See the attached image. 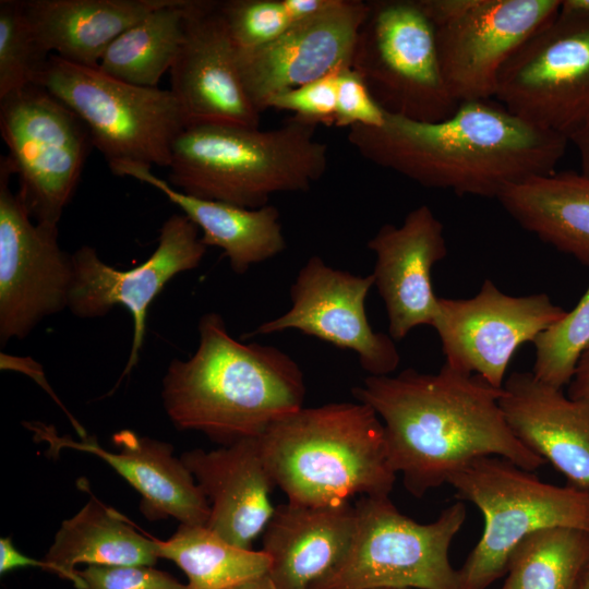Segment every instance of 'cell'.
<instances>
[{"label": "cell", "instance_id": "16", "mask_svg": "<svg viewBox=\"0 0 589 589\" xmlns=\"http://www.w3.org/2000/svg\"><path fill=\"white\" fill-rule=\"evenodd\" d=\"M373 286L372 274L353 275L326 265L320 256H311L291 285V308L250 335L297 329L354 351L370 375H390L400 356L392 337L374 332L369 323L365 300Z\"/></svg>", "mask_w": 589, "mask_h": 589}, {"label": "cell", "instance_id": "17", "mask_svg": "<svg viewBox=\"0 0 589 589\" xmlns=\"http://www.w3.org/2000/svg\"><path fill=\"white\" fill-rule=\"evenodd\" d=\"M368 2L336 0L325 11L292 24L262 47L237 49L242 85L262 112L275 94L351 67L358 31Z\"/></svg>", "mask_w": 589, "mask_h": 589}, {"label": "cell", "instance_id": "5", "mask_svg": "<svg viewBox=\"0 0 589 589\" xmlns=\"http://www.w3.org/2000/svg\"><path fill=\"white\" fill-rule=\"evenodd\" d=\"M315 124L291 118L272 130L232 123H193L172 144L169 181L204 200L255 209L272 195L304 192L325 173L327 145Z\"/></svg>", "mask_w": 589, "mask_h": 589}, {"label": "cell", "instance_id": "1", "mask_svg": "<svg viewBox=\"0 0 589 589\" xmlns=\"http://www.w3.org/2000/svg\"><path fill=\"white\" fill-rule=\"evenodd\" d=\"M384 426L389 462L414 497L485 456L506 458L529 471L545 460L512 432L500 406L503 388L443 363L437 373L406 369L364 378L351 390Z\"/></svg>", "mask_w": 589, "mask_h": 589}, {"label": "cell", "instance_id": "34", "mask_svg": "<svg viewBox=\"0 0 589 589\" xmlns=\"http://www.w3.org/2000/svg\"><path fill=\"white\" fill-rule=\"evenodd\" d=\"M340 70L273 95L266 101L265 109L291 111L293 118L315 125H335L337 79Z\"/></svg>", "mask_w": 589, "mask_h": 589}, {"label": "cell", "instance_id": "13", "mask_svg": "<svg viewBox=\"0 0 589 589\" xmlns=\"http://www.w3.org/2000/svg\"><path fill=\"white\" fill-rule=\"evenodd\" d=\"M8 156L0 158V342L24 339L47 316L69 305L72 255L58 226L33 220L17 192Z\"/></svg>", "mask_w": 589, "mask_h": 589}, {"label": "cell", "instance_id": "40", "mask_svg": "<svg viewBox=\"0 0 589 589\" xmlns=\"http://www.w3.org/2000/svg\"><path fill=\"white\" fill-rule=\"evenodd\" d=\"M569 142L574 143L578 149L580 173L589 177V120L572 135Z\"/></svg>", "mask_w": 589, "mask_h": 589}, {"label": "cell", "instance_id": "25", "mask_svg": "<svg viewBox=\"0 0 589 589\" xmlns=\"http://www.w3.org/2000/svg\"><path fill=\"white\" fill-rule=\"evenodd\" d=\"M160 191L192 220L206 247L220 248L236 274L267 261L286 249L278 209L273 205L250 209L185 194L151 171L149 167L124 165L111 170Z\"/></svg>", "mask_w": 589, "mask_h": 589}, {"label": "cell", "instance_id": "30", "mask_svg": "<svg viewBox=\"0 0 589 589\" xmlns=\"http://www.w3.org/2000/svg\"><path fill=\"white\" fill-rule=\"evenodd\" d=\"M589 560V532L552 527L525 537L509 555L500 589H576Z\"/></svg>", "mask_w": 589, "mask_h": 589}, {"label": "cell", "instance_id": "19", "mask_svg": "<svg viewBox=\"0 0 589 589\" xmlns=\"http://www.w3.org/2000/svg\"><path fill=\"white\" fill-rule=\"evenodd\" d=\"M376 261L372 276L384 301L392 339L420 325H433L438 309L431 271L445 259L443 224L428 205L407 214L400 226L383 225L368 241Z\"/></svg>", "mask_w": 589, "mask_h": 589}, {"label": "cell", "instance_id": "10", "mask_svg": "<svg viewBox=\"0 0 589 589\" xmlns=\"http://www.w3.org/2000/svg\"><path fill=\"white\" fill-rule=\"evenodd\" d=\"M0 132L31 217L58 226L93 147L83 121L39 84L0 98Z\"/></svg>", "mask_w": 589, "mask_h": 589}, {"label": "cell", "instance_id": "26", "mask_svg": "<svg viewBox=\"0 0 589 589\" xmlns=\"http://www.w3.org/2000/svg\"><path fill=\"white\" fill-rule=\"evenodd\" d=\"M497 201L521 228L589 267V177L556 171L533 177Z\"/></svg>", "mask_w": 589, "mask_h": 589}, {"label": "cell", "instance_id": "36", "mask_svg": "<svg viewBox=\"0 0 589 589\" xmlns=\"http://www.w3.org/2000/svg\"><path fill=\"white\" fill-rule=\"evenodd\" d=\"M386 112L375 101L363 79L351 68H344L337 79L335 125L380 127Z\"/></svg>", "mask_w": 589, "mask_h": 589}, {"label": "cell", "instance_id": "21", "mask_svg": "<svg viewBox=\"0 0 589 589\" xmlns=\"http://www.w3.org/2000/svg\"><path fill=\"white\" fill-rule=\"evenodd\" d=\"M180 459L208 502L206 527L231 544L251 550L275 512L271 493L276 485L257 437L214 450L193 449Z\"/></svg>", "mask_w": 589, "mask_h": 589}, {"label": "cell", "instance_id": "7", "mask_svg": "<svg viewBox=\"0 0 589 589\" xmlns=\"http://www.w3.org/2000/svg\"><path fill=\"white\" fill-rule=\"evenodd\" d=\"M354 510L346 553L310 589H460L448 552L466 519L462 501L429 524L400 513L389 496H361Z\"/></svg>", "mask_w": 589, "mask_h": 589}, {"label": "cell", "instance_id": "29", "mask_svg": "<svg viewBox=\"0 0 589 589\" xmlns=\"http://www.w3.org/2000/svg\"><path fill=\"white\" fill-rule=\"evenodd\" d=\"M159 557L175 562L188 577V589H225L268 574L263 551L231 544L203 525L181 524L167 541L157 540Z\"/></svg>", "mask_w": 589, "mask_h": 589}, {"label": "cell", "instance_id": "3", "mask_svg": "<svg viewBox=\"0 0 589 589\" xmlns=\"http://www.w3.org/2000/svg\"><path fill=\"white\" fill-rule=\"evenodd\" d=\"M197 329L196 351L173 359L163 378V404L177 429L203 432L226 446L259 437L303 407V372L290 356L237 340L216 312L205 313Z\"/></svg>", "mask_w": 589, "mask_h": 589}, {"label": "cell", "instance_id": "4", "mask_svg": "<svg viewBox=\"0 0 589 589\" xmlns=\"http://www.w3.org/2000/svg\"><path fill=\"white\" fill-rule=\"evenodd\" d=\"M287 502L336 506L354 495L389 496L396 480L384 426L363 402L302 407L257 437Z\"/></svg>", "mask_w": 589, "mask_h": 589}, {"label": "cell", "instance_id": "9", "mask_svg": "<svg viewBox=\"0 0 589 589\" xmlns=\"http://www.w3.org/2000/svg\"><path fill=\"white\" fill-rule=\"evenodd\" d=\"M362 22L351 68L389 115L436 122L459 103L445 82L434 25L421 0H373Z\"/></svg>", "mask_w": 589, "mask_h": 589}, {"label": "cell", "instance_id": "20", "mask_svg": "<svg viewBox=\"0 0 589 589\" xmlns=\"http://www.w3.org/2000/svg\"><path fill=\"white\" fill-rule=\"evenodd\" d=\"M500 406L529 450L561 472L567 485L589 491V400L516 371L504 382Z\"/></svg>", "mask_w": 589, "mask_h": 589}, {"label": "cell", "instance_id": "22", "mask_svg": "<svg viewBox=\"0 0 589 589\" xmlns=\"http://www.w3.org/2000/svg\"><path fill=\"white\" fill-rule=\"evenodd\" d=\"M31 429L50 452L73 448L103 458L141 494V509L148 519L173 517L183 525L206 526L208 502L192 473L172 455L170 444L122 430L112 437L118 452H108L95 438L74 442L45 425Z\"/></svg>", "mask_w": 589, "mask_h": 589}, {"label": "cell", "instance_id": "33", "mask_svg": "<svg viewBox=\"0 0 589 589\" xmlns=\"http://www.w3.org/2000/svg\"><path fill=\"white\" fill-rule=\"evenodd\" d=\"M219 8L232 43L240 50L262 47L293 23L283 0H228Z\"/></svg>", "mask_w": 589, "mask_h": 589}, {"label": "cell", "instance_id": "32", "mask_svg": "<svg viewBox=\"0 0 589 589\" xmlns=\"http://www.w3.org/2000/svg\"><path fill=\"white\" fill-rule=\"evenodd\" d=\"M51 55L38 43L23 1H0V98L37 84Z\"/></svg>", "mask_w": 589, "mask_h": 589}, {"label": "cell", "instance_id": "15", "mask_svg": "<svg viewBox=\"0 0 589 589\" xmlns=\"http://www.w3.org/2000/svg\"><path fill=\"white\" fill-rule=\"evenodd\" d=\"M199 228L184 214H173L163 224L154 253L141 265L120 271L106 264L88 245L72 255L73 280L68 309L77 317L106 315L115 305L132 315V347L123 375L137 363L151 303L176 275L200 266L207 247Z\"/></svg>", "mask_w": 589, "mask_h": 589}, {"label": "cell", "instance_id": "23", "mask_svg": "<svg viewBox=\"0 0 589 589\" xmlns=\"http://www.w3.org/2000/svg\"><path fill=\"white\" fill-rule=\"evenodd\" d=\"M356 526L354 505L279 504L263 531L276 589H310L346 553Z\"/></svg>", "mask_w": 589, "mask_h": 589}, {"label": "cell", "instance_id": "42", "mask_svg": "<svg viewBox=\"0 0 589 589\" xmlns=\"http://www.w3.org/2000/svg\"><path fill=\"white\" fill-rule=\"evenodd\" d=\"M225 589H276L268 575H263Z\"/></svg>", "mask_w": 589, "mask_h": 589}, {"label": "cell", "instance_id": "24", "mask_svg": "<svg viewBox=\"0 0 589 589\" xmlns=\"http://www.w3.org/2000/svg\"><path fill=\"white\" fill-rule=\"evenodd\" d=\"M170 0H26L40 46L65 61L97 69L110 44Z\"/></svg>", "mask_w": 589, "mask_h": 589}, {"label": "cell", "instance_id": "2", "mask_svg": "<svg viewBox=\"0 0 589 589\" xmlns=\"http://www.w3.org/2000/svg\"><path fill=\"white\" fill-rule=\"evenodd\" d=\"M347 137L370 163L424 188L496 200L513 185L555 172L569 142L492 99L459 103L436 122L386 113L382 125L351 127Z\"/></svg>", "mask_w": 589, "mask_h": 589}, {"label": "cell", "instance_id": "12", "mask_svg": "<svg viewBox=\"0 0 589 589\" xmlns=\"http://www.w3.org/2000/svg\"><path fill=\"white\" fill-rule=\"evenodd\" d=\"M436 35L442 72L458 103L494 99L517 48L553 20L561 0H421Z\"/></svg>", "mask_w": 589, "mask_h": 589}, {"label": "cell", "instance_id": "41", "mask_svg": "<svg viewBox=\"0 0 589 589\" xmlns=\"http://www.w3.org/2000/svg\"><path fill=\"white\" fill-rule=\"evenodd\" d=\"M558 12L589 19V0H561Z\"/></svg>", "mask_w": 589, "mask_h": 589}, {"label": "cell", "instance_id": "35", "mask_svg": "<svg viewBox=\"0 0 589 589\" xmlns=\"http://www.w3.org/2000/svg\"><path fill=\"white\" fill-rule=\"evenodd\" d=\"M77 575L81 589H188L170 574L146 565H87Z\"/></svg>", "mask_w": 589, "mask_h": 589}, {"label": "cell", "instance_id": "39", "mask_svg": "<svg viewBox=\"0 0 589 589\" xmlns=\"http://www.w3.org/2000/svg\"><path fill=\"white\" fill-rule=\"evenodd\" d=\"M567 387L568 397L589 400V348L581 356Z\"/></svg>", "mask_w": 589, "mask_h": 589}, {"label": "cell", "instance_id": "31", "mask_svg": "<svg viewBox=\"0 0 589 589\" xmlns=\"http://www.w3.org/2000/svg\"><path fill=\"white\" fill-rule=\"evenodd\" d=\"M532 374L544 384L564 388L589 348V286L576 306L541 332L532 341Z\"/></svg>", "mask_w": 589, "mask_h": 589}, {"label": "cell", "instance_id": "6", "mask_svg": "<svg viewBox=\"0 0 589 589\" xmlns=\"http://www.w3.org/2000/svg\"><path fill=\"white\" fill-rule=\"evenodd\" d=\"M459 501L482 513V536L458 569L460 589H488L505 575L510 553L528 534L568 527L589 532V491L541 481L500 456L478 458L447 481Z\"/></svg>", "mask_w": 589, "mask_h": 589}, {"label": "cell", "instance_id": "44", "mask_svg": "<svg viewBox=\"0 0 589 589\" xmlns=\"http://www.w3.org/2000/svg\"><path fill=\"white\" fill-rule=\"evenodd\" d=\"M374 589H409V588H374Z\"/></svg>", "mask_w": 589, "mask_h": 589}, {"label": "cell", "instance_id": "18", "mask_svg": "<svg viewBox=\"0 0 589 589\" xmlns=\"http://www.w3.org/2000/svg\"><path fill=\"white\" fill-rule=\"evenodd\" d=\"M170 81L187 125L232 123L260 128L261 112L242 85L237 47L219 2L191 0Z\"/></svg>", "mask_w": 589, "mask_h": 589}, {"label": "cell", "instance_id": "8", "mask_svg": "<svg viewBox=\"0 0 589 589\" xmlns=\"http://www.w3.org/2000/svg\"><path fill=\"white\" fill-rule=\"evenodd\" d=\"M37 84L83 121L110 170L124 165L169 167L172 144L187 125L170 89L132 85L55 55Z\"/></svg>", "mask_w": 589, "mask_h": 589}, {"label": "cell", "instance_id": "28", "mask_svg": "<svg viewBox=\"0 0 589 589\" xmlns=\"http://www.w3.org/2000/svg\"><path fill=\"white\" fill-rule=\"evenodd\" d=\"M191 0H170L120 34L107 48L98 70L119 81L158 87L181 47Z\"/></svg>", "mask_w": 589, "mask_h": 589}, {"label": "cell", "instance_id": "37", "mask_svg": "<svg viewBox=\"0 0 589 589\" xmlns=\"http://www.w3.org/2000/svg\"><path fill=\"white\" fill-rule=\"evenodd\" d=\"M39 567L46 569V564L41 560L32 558L19 552L11 539H0V574L19 567Z\"/></svg>", "mask_w": 589, "mask_h": 589}, {"label": "cell", "instance_id": "27", "mask_svg": "<svg viewBox=\"0 0 589 589\" xmlns=\"http://www.w3.org/2000/svg\"><path fill=\"white\" fill-rule=\"evenodd\" d=\"M159 558L157 540L135 531L125 518L95 496L62 522L44 557L46 570L82 588L75 565H146Z\"/></svg>", "mask_w": 589, "mask_h": 589}, {"label": "cell", "instance_id": "11", "mask_svg": "<svg viewBox=\"0 0 589 589\" xmlns=\"http://www.w3.org/2000/svg\"><path fill=\"white\" fill-rule=\"evenodd\" d=\"M494 99L568 141L589 120V19L558 14L502 68Z\"/></svg>", "mask_w": 589, "mask_h": 589}, {"label": "cell", "instance_id": "14", "mask_svg": "<svg viewBox=\"0 0 589 589\" xmlns=\"http://www.w3.org/2000/svg\"><path fill=\"white\" fill-rule=\"evenodd\" d=\"M565 313L545 293L514 297L485 279L472 298H438L432 326L441 340L444 363L503 388L516 350Z\"/></svg>", "mask_w": 589, "mask_h": 589}, {"label": "cell", "instance_id": "38", "mask_svg": "<svg viewBox=\"0 0 589 589\" xmlns=\"http://www.w3.org/2000/svg\"><path fill=\"white\" fill-rule=\"evenodd\" d=\"M335 1L336 0H283L285 9L293 24L325 11L332 7Z\"/></svg>", "mask_w": 589, "mask_h": 589}, {"label": "cell", "instance_id": "43", "mask_svg": "<svg viewBox=\"0 0 589 589\" xmlns=\"http://www.w3.org/2000/svg\"><path fill=\"white\" fill-rule=\"evenodd\" d=\"M576 589H589V560L582 569Z\"/></svg>", "mask_w": 589, "mask_h": 589}]
</instances>
